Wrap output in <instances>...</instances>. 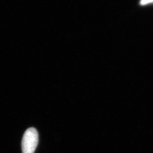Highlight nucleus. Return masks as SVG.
<instances>
[{
	"label": "nucleus",
	"instance_id": "obj_1",
	"mask_svg": "<svg viewBox=\"0 0 153 153\" xmlns=\"http://www.w3.org/2000/svg\"><path fill=\"white\" fill-rule=\"evenodd\" d=\"M39 134L34 128H30L25 132L22 138V153H34L38 146Z\"/></svg>",
	"mask_w": 153,
	"mask_h": 153
},
{
	"label": "nucleus",
	"instance_id": "obj_2",
	"mask_svg": "<svg viewBox=\"0 0 153 153\" xmlns=\"http://www.w3.org/2000/svg\"><path fill=\"white\" fill-rule=\"evenodd\" d=\"M153 2V0H142L141 4L142 5H146L149 3H152Z\"/></svg>",
	"mask_w": 153,
	"mask_h": 153
}]
</instances>
